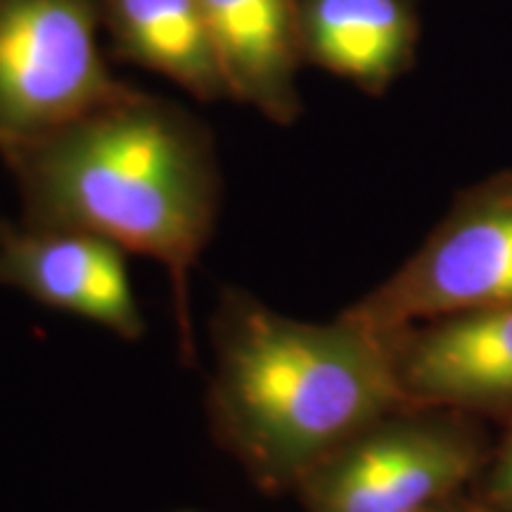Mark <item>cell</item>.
Listing matches in <instances>:
<instances>
[{"mask_svg": "<svg viewBox=\"0 0 512 512\" xmlns=\"http://www.w3.org/2000/svg\"><path fill=\"white\" fill-rule=\"evenodd\" d=\"M230 100L273 124L302 114L299 0H202Z\"/></svg>", "mask_w": 512, "mask_h": 512, "instance_id": "ba28073f", "label": "cell"}, {"mask_svg": "<svg viewBox=\"0 0 512 512\" xmlns=\"http://www.w3.org/2000/svg\"><path fill=\"white\" fill-rule=\"evenodd\" d=\"M475 512H491V510H484V508H475Z\"/></svg>", "mask_w": 512, "mask_h": 512, "instance_id": "4fadbf2b", "label": "cell"}, {"mask_svg": "<svg viewBox=\"0 0 512 512\" xmlns=\"http://www.w3.org/2000/svg\"><path fill=\"white\" fill-rule=\"evenodd\" d=\"M489 498L496 508L512 512V432L498 453L494 470L489 475Z\"/></svg>", "mask_w": 512, "mask_h": 512, "instance_id": "8fae6325", "label": "cell"}, {"mask_svg": "<svg viewBox=\"0 0 512 512\" xmlns=\"http://www.w3.org/2000/svg\"><path fill=\"white\" fill-rule=\"evenodd\" d=\"M102 29L121 60L202 102L230 100L202 0H102Z\"/></svg>", "mask_w": 512, "mask_h": 512, "instance_id": "30bf717a", "label": "cell"}, {"mask_svg": "<svg viewBox=\"0 0 512 512\" xmlns=\"http://www.w3.org/2000/svg\"><path fill=\"white\" fill-rule=\"evenodd\" d=\"M418 512H460V510L444 508V505H441V503H434V505H430V508H422V510H418ZM472 512H475V510H472Z\"/></svg>", "mask_w": 512, "mask_h": 512, "instance_id": "7c38bea8", "label": "cell"}, {"mask_svg": "<svg viewBox=\"0 0 512 512\" xmlns=\"http://www.w3.org/2000/svg\"><path fill=\"white\" fill-rule=\"evenodd\" d=\"M498 304H512V171L463 192L418 252L342 316L389 337Z\"/></svg>", "mask_w": 512, "mask_h": 512, "instance_id": "3957f363", "label": "cell"}, {"mask_svg": "<svg viewBox=\"0 0 512 512\" xmlns=\"http://www.w3.org/2000/svg\"><path fill=\"white\" fill-rule=\"evenodd\" d=\"M102 0H0V152L124 95L100 50Z\"/></svg>", "mask_w": 512, "mask_h": 512, "instance_id": "5b68a950", "label": "cell"}, {"mask_svg": "<svg viewBox=\"0 0 512 512\" xmlns=\"http://www.w3.org/2000/svg\"><path fill=\"white\" fill-rule=\"evenodd\" d=\"M482 463L460 411L403 406L370 422L297 484L309 512H418L441 503Z\"/></svg>", "mask_w": 512, "mask_h": 512, "instance_id": "277c9868", "label": "cell"}, {"mask_svg": "<svg viewBox=\"0 0 512 512\" xmlns=\"http://www.w3.org/2000/svg\"><path fill=\"white\" fill-rule=\"evenodd\" d=\"M24 226L76 230L169 273L183 361H195L190 275L221 211L214 136L178 102L128 88L46 136L0 152Z\"/></svg>", "mask_w": 512, "mask_h": 512, "instance_id": "6da1fadb", "label": "cell"}, {"mask_svg": "<svg viewBox=\"0 0 512 512\" xmlns=\"http://www.w3.org/2000/svg\"><path fill=\"white\" fill-rule=\"evenodd\" d=\"M304 62L382 95L413 64L420 19L413 0H299Z\"/></svg>", "mask_w": 512, "mask_h": 512, "instance_id": "9c48e42d", "label": "cell"}, {"mask_svg": "<svg viewBox=\"0 0 512 512\" xmlns=\"http://www.w3.org/2000/svg\"><path fill=\"white\" fill-rule=\"evenodd\" d=\"M384 339L408 406L512 408V304L427 320Z\"/></svg>", "mask_w": 512, "mask_h": 512, "instance_id": "8992f818", "label": "cell"}, {"mask_svg": "<svg viewBox=\"0 0 512 512\" xmlns=\"http://www.w3.org/2000/svg\"><path fill=\"white\" fill-rule=\"evenodd\" d=\"M211 354V437L266 491L297 489L344 441L408 406L387 339L344 316L304 323L223 290Z\"/></svg>", "mask_w": 512, "mask_h": 512, "instance_id": "7a4b0ae2", "label": "cell"}, {"mask_svg": "<svg viewBox=\"0 0 512 512\" xmlns=\"http://www.w3.org/2000/svg\"><path fill=\"white\" fill-rule=\"evenodd\" d=\"M0 230H3V223H0Z\"/></svg>", "mask_w": 512, "mask_h": 512, "instance_id": "5bb4252c", "label": "cell"}, {"mask_svg": "<svg viewBox=\"0 0 512 512\" xmlns=\"http://www.w3.org/2000/svg\"><path fill=\"white\" fill-rule=\"evenodd\" d=\"M0 287L27 294L46 309L91 320L136 342L145 335L126 252L76 230H0Z\"/></svg>", "mask_w": 512, "mask_h": 512, "instance_id": "52a82bcc", "label": "cell"}]
</instances>
